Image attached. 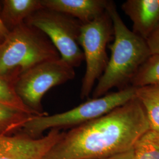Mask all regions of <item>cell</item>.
<instances>
[{
    "mask_svg": "<svg viewBox=\"0 0 159 159\" xmlns=\"http://www.w3.org/2000/svg\"><path fill=\"white\" fill-rule=\"evenodd\" d=\"M64 133L54 129L40 137L30 136L21 130L0 134V159H42Z\"/></svg>",
    "mask_w": 159,
    "mask_h": 159,
    "instance_id": "cell-8",
    "label": "cell"
},
{
    "mask_svg": "<svg viewBox=\"0 0 159 159\" xmlns=\"http://www.w3.org/2000/svg\"><path fill=\"white\" fill-rule=\"evenodd\" d=\"M122 10L133 22V32L146 40L159 24V0H127Z\"/></svg>",
    "mask_w": 159,
    "mask_h": 159,
    "instance_id": "cell-9",
    "label": "cell"
},
{
    "mask_svg": "<svg viewBox=\"0 0 159 159\" xmlns=\"http://www.w3.org/2000/svg\"><path fill=\"white\" fill-rule=\"evenodd\" d=\"M10 31L6 27L0 15V44L5 40Z\"/></svg>",
    "mask_w": 159,
    "mask_h": 159,
    "instance_id": "cell-19",
    "label": "cell"
},
{
    "mask_svg": "<svg viewBox=\"0 0 159 159\" xmlns=\"http://www.w3.org/2000/svg\"><path fill=\"white\" fill-rule=\"evenodd\" d=\"M130 84L134 87L159 85V54H153L148 58L131 80Z\"/></svg>",
    "mask_w": 159,
    "mask_h": 159,
    "instance_id": "cell-15",
    "label": "cell"
},
{
    "mask_svg": "<svg viewBox=\"0 0 159 159\" xmlns=\"http://www.w3.org/2000/svg\"><path fill=\"white\" fill-rule=\"evenodd\" d=\"M25 23L46 35L58 52L60 58L73 67H79L84 55L79 43L82 23L58 12L42 8Z\"/></svg>",
    "mask_w": 159,
    "mask_h": 159,
    "instance_id": "cell-7",
    "label": "cell"
},
{
    "mask_svg": "<svg viewBox=\"0 0 159 159\" xmlns=\"http://www.w3.org/2000/svg\"><path fill=\"white\" fill-rule=\"evenodd\" d=\"M146 41L151 54L159 55V24Z\"/></svg>",
    "mask_w": 159,
    "mask_h": 159,
    "instance_id": "cell-17",
    "label": "cell"
},
{
    "mask_svg": "<svg viewBox=\"0 0 159 159\" xmlns=\"http://www.w3.org/2000/svg\"><path fill=\"white\" fill-rule=\"evenodd\" d=\"M133 150L134 159H159V132L146 131L137 139Z\"/></svg>",
    "mask_w": 159,
    "mask_h": 159,
    "instance_id": "cell-14",
    "label": "cell"
},
{
    "mask_svg": "<svg viewBox=\"0 0 159 159\" xmlns=\"http://www.w3.org/2000/svg\"><path fill=\"white\" fill-rule=\"evenodd\" d=\"M136 87L128 85L119 91L87 100L67 111L35 116L24 126V133L33 137L43 136L47 130L73 128L108 113L135 97Z\"/></svg>",
    "mask_w": 159,
    "mask_h": 159,
    "instance_id": "cell-4",
    "label": "cell"
},
{
    "mask_svg": "<svg viewBox=\"0 0 159 159\" xmlns=\"http://www.w3.org/2000/svg\"><path fill=\"white\" fill-rule=\"evenodd\" d=\"M136 88L135 97L144 110L150 129L159 132V85Z\"/></svg>",
    "mask_w": 159,
    "mask_h": 159,
    "instance_id": "cell-12",
    "label": "cell"
},
{
    "mask_svg": "<svg viewBox=\"0 0 159 159\" xmlns=\"http://www.w3.org/2000/svg\"><path fill=\"white\" fill-rule=\"evenodd\" d=\"M113 35V24L107 11L93 21L81 24L79 43L86 64L80 91L82 99L90 96L107 67L109 58L106 48Z\"/></svg>",
    "mask_w": 159,
    "mask_h": 159,
    "instance_id": "cell-5",
    "label": "cell"
},
{
    "mask_svg": "<svg viewBox=\"0 0 159 159\" xmlns=\"http://www.w3.org/2000/svg\"><path fill=\"white\" fill-rule=\"evenodd\" d=\"M1 17L10 31L44 8L41 0H3L1 1Z\"/></svg>",
    "mask_w": 159,
    "mask_h": 159,
    "instance_id": "cell-11",
    "label": "cell"
},
{
    "mask_svg": "<svg viewBox=\"0 0 159 159\" xmlns=\"http://www.w3.org/2000/svg\"><path fill=\"white\" fill-rule=\"evenodd\" d=\"M35 116H38L0 104V134H10L21 130Z\"/></svg>",
    "mask_w": 159,
    "mask_h": 159,
    "instance_id": "cell-13",
    "label": "cell"
},
{
    "mask_svg": "<svg viewBox=\"0 0 159 159\" xmlns=\"http://www.w3.org/2000/svg\"><path fill=\"white\" fill-rule=\"evenodd\" d=\"M60 58L45 34L24 23L11 30L0 44V76L16 81L35 66Z\"/></svg>",
    "mask_w": 159,
    "mask_h": 159,
    "instance_id": "cell-3",
    "label": "cell"
},
{
    "mask_svg": "<svg viewBox=\"0 0 159 159\" xmlns=\"http://www.w3.org/2000/svg\"><path fill=\"white\" fill-rule=\"evenodd\" d=\"M14 83L15 81L12 79L0 76V104L16 108L35 116H41L25 106L16 93Z\"/></svg>",
    "mask_w": 159,
    "mask_h": 159,
    "instance_id": "cell-16",
    "label": "cell"
},
{
    "mask_svg": "<svg viewBox=\"0 0 159 159\" xmlns=\"http://www.w3.org/2000/svg\"><path fill=\"white\" fill-rule=\"evenodd\" d=\"M113 27V43L107 67L93 91V98L103 96L114 87H126L152 54L146 41L128 29L113 1L106 8Z\"/></svg>",
    "mask_w": 159,
    "mask_h": 159,
    "instance_id": "cell-2",
    "label": "cell"
},
{
    "mask_svg": "<svg viewBox=\"0 0 159 159\" xmlns=\"http://www.w3.org/2000/svg\"><path fill=\"white\" fill-rule=\"evenodd\" d=\"M150 129L142 104L134 97L102 117L64 132L42 159H101L131 149Z\"/></svg>",
    "mask_w": 159,
    "mask_h": 159,
    "instance_id": "cell-1",
    "label": "cell"
},
{
    "mask_svg": "<svg viewBox=\"0 0 159 159\" xmlns=\"http://www.w3.org/2000/svg\"><path fill=\"white\" fill-rule=\"evenodd\" d=\"M43 7L73 17L82 24L89 23L106 11V0H41Z\"/></svg>",
    "mask_w": 159,
    "mask_h": 159,
    "instance_id": "cell-10",
    "label": "cell"
},
{
    "mask_svg": "<svg viewBox=\"0 0 159 159\" xmlns=\"http://www.w3.org/2000/svg\"><path fill=\"white\" fill-rule=\"evenodd\" d=\"M101 159H134L133 148L125 152Z\"/></svg>",
    "mask_w": 159,
    "mask_h": 159,
    "instance_id": "cell-18",
    "label": "cell"
},
{
    "mask_svg": "<svg viewBox=\"0 0 159 159\" xmlns=\"http://www.w3.org/2000/svg\"><path fill=\"white\" fill-rule=\"evenodd\" d=\"M73 67L61 58L40 63L21 74L14 83L16 93L29 109L39 116L43 111L42 98L51 88L73 79Z\"/></svg>",
    "mask_w": 159,
    "mask_h": 159,
    "instance_id": "cell-6",
    "label": "cell"
}]
</instances>
